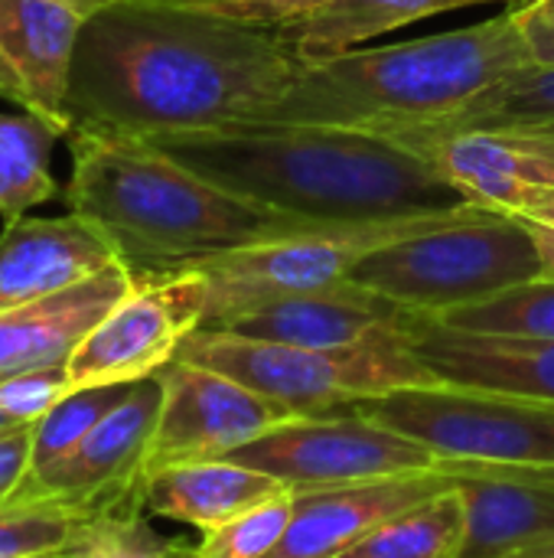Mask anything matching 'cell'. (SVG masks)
<instances>
[{
	"label": "cell",
	"mask_w": 554,
	"mask_h": 558,
	"mask_svg": "<svg viewBox=\"0 0 554 558\" xmlns=\"http://www.w3.org/2000/svg\"><path fill=\"white\" fill-rule=\"evenodd\" d=\"M300 59L274 26L170 0H118L85 20L72 78V128L140 141L193 137L261 121Z\"/></svg>",
	"instance_id": "6da1fadb"
},
{
	"label": "cell",
	"mask_w": 554,
	"mask_h": 558,
	"mask_svg": "<svg viewBox=\"0 0 554 558\" xmlns=\"http://www.w3.org/2000/svg\"><path fill=\"white\" fill-rule=\"evenodd\" d=\"M150 144L235 196L327 226L483 209L421 154L362 128L242 124Z\"/></svg>",
	"instance_id": "7a4b0ae2"
},
{
	"label": "cell",
	"mask_w": 554,
	"mask_h": 558,
	"mask_svg": "<svg viewBox=\"0 0 554 558\" xmlns=\"http://www.w3.org/2000/svg\"><path fill=\"white\" fill-rule=\"evenodd\" d=\"M65 141V206L95 222L134 275L189 271L222 252L327 226L235 196L131 134L72 128Z\"/></svg>",
	"instance_id": "3957f363"
},
{
	"label": "cell",
	"mask_w": 554,
	"mask_h": 558,
	"mask_svg": "<svg viewBox=\"0 0 554 558\" xmlns=\"http://www.w3.org/2000/svg\"><path fill=\"white\" fill-rule=\"evenodd\" d=\"M526 65L532 52L522 20L506 7L477 26L300 62L284 98L255 124L385 131L431 121Z\"/></svg>",
	"instance_id": "277c9868"
},
{
	"label": "cell",
	"mask_w": 554,
	"mask_h": 558,
	"mask_svg": "<svg viewBox=\"0 0 554 558\" xmlns=\"http://www.w3.org/2000/svg\"><path fill=\"white\" fill-rule=\"evenodd\" d=\"M176 360L216 369L245 389L300 412L304 418L333 415L353 402L398 389L441 386V379L411 350L405 327L333 350L264 343L229 330H196L183 340Z\"/></svg>",
	"instance_id": "5b68a950"
},
{
	"label": "cell",
	"mask_w": 554,
	"mask_h": 558,
	"mask_svg": "<svg viewBox=\"0 0 554 558\" xmlns=\"http://www.w3.org/2000/svg\"><path fill=\"white\" fill-rule=\"evenodd\" d=\"M532 278H542V265L522 219L500 209H470L379 245L346 281L411 314L441 317Z\"/></svg>",
	"instance_id": "8992f818"
},
{
	"label": "cell",
	"mask_w": 554,
	"mask_h": 558,
	"mask_svg": "<svg viewBox=\"0 0 554 558\" xmlns=\"http://www.w3.org/2000/svg\"><path fill=\"white\" fill-rule=\"evenodd\" d=\"M346 412L408 435L438 461L554 474V402L441 383L362 399Z\"/></svg>",
	"instance_id": "52a82bcc"
},
{
	"label": "cell",
	"mask_w": 554,
	"mask_h": 558,
	"mask_svg": "<svg viewBox=\"0 0 554 558\" xmlns=\"http://www.w3.org/2000/svg\"><path fill=\"white\" fill-rule=\"evenodd\" d=\"M444 219L454 216H418V219L359 222V226H313L294 235L264 239L222 252L196 268L206 278V314L199 330H222L261 304L343 284L349 271L379 245L431 229Z\"/></svg>",
	"instance_id": "ba28073f"
},
{
	"label": "cell",
	"mask_w": 554,
	"mask_h": 558,
	"mask_svg": "<svg viewBox=\"0 0 554 558\" xmlns=\"http://www.w3.org/2000/svg\"><path fill=\"white\" fill-rule=\"evenodd\" d=\"M245 468L278 477L294 494L336 490L385 477L438 471V454L356 412L287 422L229 454Z\"/></svg>",
	"instance_id": "9c48e42d"
},
{
	"label": "cell",
	"mask_w": 554,
	"mask_h": 558,
	"mask_svg": "<svg viewBox=\"0 0 554 558\" xmlns=\"http://www.w3.org/2000/svg\"><path fill=\"white\" fill-rule=\"evenodd\" d=\"M160 402V376L134 383L127 396L62 461L26 474L0 507H49L75 520H91L140 504L144 461Z\"/></svg>",
	"instance_id": "30bf717a"
},
{
	"label": "cell",
	"mask_w": 554,
	"mask_h": 558,
	"mask_svg": "<svg viewBox=\"0 0 554 558\" xmlns=\"http://www.w3.org/2000/svg\"><path fill=\"white\" fill-rule=\"evenodd\" d=\"M202 271L137 275V284L82 340L65 363L69 392L95 386H131L170 366L189 333L202 327Z\"/></svg>",
	"instance_id": "8fae6325"
},
{
	"label": "cell",
	"mask_w": 554,
	"mask_h": 558,
	"mask_svg": "<svg viewBox=\"0 0 554 558\" xmlns=\"http://www.w3.org/2000/svg\"><path fill=\"white\" fill-rule=\"evenodd\" d=\"M157 376L163 383V402L147 448L144 477L173 464L229 458L242 445L304 418L300 412L196 363L173 360Z\"/></svg>",
	"instance_id": "7c38bea8"
},
{
	"label": "cell",
	"mask_w": 554,
	"mask_h": 558,
	"mask_svg": "<svg viewBox=\"0 0 554 558\" xmlns=\"http://www.w3.org/2000/svg\"><path fill=\"white\" fill-rule=\"evenodd\" d=\"M385 137L421 154L441 177H447L483 209L513 216L529 190L554 186V137L513 131H395Z\"/></svg>",
	"instance_id": "4fadbf2b"
},
{
	"label": "cell",
	"mask_w": 554,
	"mask_h": 558,
	"mask_svg": "<svg viewBox=\"0 0 554 558\" xmlns=\"http://www.w3.org/2000/svg\"><path fill=\"white\" fill-rule=\"evenodd\" d=\"M464 500V546L457 558H509L554 539V474L496 464H451Z\"/></svg>",
	"instance_id": "5bb4252c"
},
{
	"label": "cell",
	"mask_w": 554,
	"mask_h": 558,
	"mask_svg": "<svg viewBox=\"0 0 554 558\" xmlns=\"http://www.w3.org/2000/svg\"><path fill=\"white\" fill-rule=\"evenodd\" d=\"M118 262L108 235L72 209L10 219L0 235V314L69 291Z\"/></svg>",
	"instance_id": "9a60e30c"
},
{
	"label": "cell",
	"mask_w": 554,
	"mask_h": 558,
	"mask_svg": "<svg viewBox=\"0 0 554 558\" xmlns=\"http://www.w3.org/2000/svg\"><path fill=\"white\" fill-rule=\"evenodd\" d=\"M454 477L444 471L349 484L336 490L297 494V507L281 546L268 558H340L398 513L444 494Z\"/></svg>",
	"instance_id": "2e32d148"
},
{
	"label": "cell",
	"mask_w": 554,
	"mask_h": 558,
	"mask_svg": "<svg viewBox=\"0 0 554 558\" xmlns=\"http://www.w3.org/2000/svg\"><path fill=\"white\" fill-rule=\"evenodd\" d=\"M137 275L118 262L101 275L52 298L0 314V383L26 373L62 369L104 314L131 294Z\"/></svg>",
	"instance_id": "e0dca14e"
},
{
	"label": "cell",
	"mask_w": 554,
	"mask_h": 558,
	"mask_svg": "<svg viewBox=\"0 0 554 558\" xmlns=\"http://www.w3.org/2000/svg\"><path fill=\"white\" fill-rule=\"evenodd\" d=\"M85 16L59 0H0V59L23 88V111L72 134L69 78Z\"/></svg>",
	"instance_id": "ac0fdd59"
},
{
	"label": "cell",
	"mask_w": 554,
	"mask_h": 558,
	"mask_svg": "<svg viewBox=\"0 0 554 558\" xmlns=\"http://www.w3.org/2000/svg\"><path fill=\"white\" fill-rule=\"evenodd\" d=\"M405 337L441 383L554 402V340L535 343L460 333L424 314H411Z\"/></svg>",
	"instance_id": "d6986e66"
},
{
	"label": "cell",
	"mask_w": 554,
	"mask_h": 558,
	"mask_svg": "<svg viewBox=\"0 0 554 558\" xmlns=\"http://www.w3.org/2000/svg\"><path fill=\"white\" fill-rule=\"evenodd\" d=\"M408 317L411 311L392 304L389 298L369 288H359L353 281H343L323 291H307V294L261 304L222 330L248 337V340H264V343L333 350V347H353L385 330L405 327Z\"/></svg>",
	"instance_id": "ffe728a7"
},
{
	"label": "cell",
	"mask_w": 554,
	"mask_h": 558,
	"mask_svg": "<svg viewBox=\"0 0 554 558\" xmlns=\"http://www.w3.org/2000/svg\"><path fill=\"white\" fill-rule=\"evenodd\" d=\"M281 494H287V487L278 477L229 458H216L147 474L140 487V504L150 517L212 533Z\"/></svg>",
	"instance_id": "44dd1931"
},
{
	"label": "cell",
	"mask_w": 554,
	"mask_h": 558,
	"mask_svg": "<svg viewBox=\"0 0 554 558\" xmlns=\"http://www.w3.org/2000/svg\"><path fill=\"white\" fill-rule=\"evenodd\" d=\"M480 3H500V0H333L317 13L291 26H281V33L300 62H317L349 52L405 23L428 20L460 7H480Z\"/></svg>",
	"instance_id": "7402d4cb"
},
{
	"label": "cell",
	"mask_w": 554,
	"mask_h": 558,
	"mask_svg": "<svg viewBox=\"0 0 554 558\" xmlns=\"http://www.w3.org/2000/svg\"><path fill=\"white\" fill-rule=\"evenodd\" d=\"M395 131H415V134H460V131H513V134H535L554 137V65H526L513 72L509 78L496 82L493 88L470 98L464 108L415 121L385 128L379 134Z\"/></svg>",
	"instance_id": "603a6c76"
},
{
	"label": "cell",
	"mask_w": 554,
	"mask_h": 558,
	"mask_svg": "<svg viewBox=\"0 0 554 558\" xmlns=\"http://www.w3.org/2000/svg\"><path fill=\"white\" fill-rule=\"evenodd\" d=\"M59 137L62 134L33 111L0 114V216L7 222L59 193L49 170Z\"/></svg>",
	"instance_id": "cb8c5ba5"
},
{
	"label": "cell",
	"mask_w": 554,
	"mask_h": 558,
	"mask_svg": "<svg viewBox=\"0 0 554 558\" xmlns=\"http://www.w3.org/2000/svg\"><path fill=\"white\" fill-rule=\"evenodd\" d=\"M464 546V500L451 487L372 530L340 558H457Z\"/></svg>",
	"instance_id": "d4e9b609"
},
{
	"label": "cell",
	"mask_w": 554,
	"mask_h": 558,
	"mask_svg": "<svg viewBox=\"0 0 554 558\" xmlns=\"http://www.w3.org/2000/svg\"><path fill=\"white\" fill-rule=\"evenodd\" d=\"M451 330L500 337V340H554V278H532L509 291H500L480 304H467L431 317Z\"/></svg>",
	"instance_id": "484cf974"
},
{
	"label": "cell",
	"mask_w": 554,
	"mask_h": 558,
	"mask_svg": "<svg viewBox=\"0 0 554 558\" xmlns=\"http://www.w3.org/2000/svg\"><path fill=\"white\" fill-rule=\"evenodd\" d=\"M134 386V383H131ZM131 386H95L65 392L33 428H29V474L62 461L124 396Z\"/></svg>",
	"instance_id": "4316f807"
},
{
	"label": "cell",
	"mask_w": 554,
	"mask_h": 558,
	"mask_svg": "<svg viewBox=\"0 0 554 558\" xmlns=\"http://www.w3.org/2000/svg\"><path fill=\"white\" fill-rule=\"evenodd\" d=\"M69 553L75 558H193L189 546L167 543L147 523L140 504L82 520Z\"/></svg>",
	"instance_id": "83f0119b"
},
{
	"label": "cell",
	"mask_w": 554,
	"mask_h": 558,
	"mask_svg": "<svg viewBox=\"0 0 554 558\" xmlns=\"http://www.w3.org/2000/svg\"><path fill=\"white\" fill-rule=\"evenodd\" d=\"M297 507V494L287 490L242 517H235L232 523L202 533V543L193 546V558H268L284 539L291 517Z\"/></svg>",
	"instance_id": "f1b7e54d"
},
{
	"label": "cell",
	"mask_w": 554,
	"mask_h": 558,
	"mask_svg": "<svg viewBox=\"0 0 554 558\" xmlns=\"http://www.w3.org/2000/svg\"><path fill=\"white\" fill-rule=\"evenodd\" d=\"M82 520L49 507H0V558H33L69 549Z\"/></svg>",
	"instance_id": "f546056e"
},
{
	"label": "cell",
	"mask_w": 554,
	"mask_h": 558,
	"mask_svg": "<svg viewBox=\"0 0 554 558\" xmlns=\"http://www.w3.org/2000/svg\"><path fill=\"white\" fill-rule=\"evenodd\" d=\"M69 392L65 366L26 373L0 383V438L33 428Z\"/></svg>",
	"instance_id": "4dcf8cb0"
},
{
	"label": "cell",
	"mask_w": 554,
	"mask_h": 558,
	"mask_svg": "<svg viewBox=\"0 0 554 558\" xmlns=\"http://www.w3.org/2000/svg\"><path fill=\"white\" fill-rule=\"evenodd\" d=\"M170 3H186V7H199L229 20H242V23H255V26H291L317 10H323L333 0H170Z\"/></svg>",
	"instance_id": "1f68e13d"
},
{
	"label": "cell",
	"mask_w": 554,
	"mask_h": 558,
	"mask_svg": "<svg viewBox=\"0 0 554 558\" xmlns=\"http://www.w3.org/2000/svg\"><path fill=\"white\" fill-rule=\"evenodd\" d=\"M29 474V428L0 438V504Z\"/></svg>",
	"instance_id": "d6a6232c"
},
{
	"label": "cell",
	"mask_w": 554,
	"mask_h": 558,
	"mask_svg": "<svg viewBox=\"0 0 554 558\" xmlns=\"http://www.w3.org/2000/svg\"><path fill=\"white\" fill-rule=\"evenodd\" d=\"M513 216L516 219H529V222H542V226H552L554 229V186L529 190Z\"/></svg>",
	"instance_id": "836d02e7"
},
{
	"label": "cell",
	"mask_w": 554,
	"mask_h": 558,
	"mask_svg": "<svg viewBox=\"0 0 554 558\" xmlns=\"http://www.w3.org/2000/svg\"><path fill=\"white\" fill-rule=\"evenodd\" d=\"M519 20H522V16H519ZM522 33H526L532 62H539V65H554V23L522 20Z\"/></svg>",
	"instance_id": "e575fe53"
},
{
	"label": "cell",
	"mask_w": 554,
	"mask_h": 558,
	"mask_svg": "<svg viewBox=\"0 0 554 558\" xmlns=\"http://www.w3.org/2000/svg\"><path fill=\"white\" fill-rule=\"evenodd\" d=\"M522 226L529 229V235L535 242L542 278H554V229L552 226H542V222H529V219H522Z\"/></svg>",
	"instance_id": "d590c367"
},
{
	"label": "cell",
	"mask_w": 554,
	"mask_h": 558,
	"mask_svg": "<svg viewBox=\"0 0 554 558\" xmlns=\"http://www.w3.org/2000/svg\"><path fill=\"white\" fill-rule=\"evenodd\" d=\"M509 10L522 20H539V23H554V0H513Z\"/></svg>",
	"instance_id": "8d00e7d4"
},
{
	"label": "cell",
	"mask_w": 554,
	"mask_h": 558,
	"mask_svg": "<svg viewBox=\"0 0 554 558\" xmlns=\"http://www.w3.org/2000/svg\"><path fill=\"white\" fill-rule=\"evenodd\" d=\"M0 98H7V101H16V105H23V88H20V82H16V75L7 69V62L0 59Z\"/></svg>",
	"instance_id": "74e56055"
},
{
	"label": "cell",
	"mask_w": 554,
	"mask_h": 558,
	"mask_svg": "<svg viewBox=\"0 0 554 558\" xmlns=\"http://www.w3.org/2000/svg\"><path fill=\"white\" fill-rule=\"evenodd\" d=\"M59 3H65V7L78 10V13L88 20V16H95L98 10H104V7H111V3H118V0H59Z\"/></svg>",
	"instance_id": "f35d334b"
},
{
	"label": "cell",
	"mask_w": 554,
	"mask_h": 558,
	"mask_svg": "<svg viewBox=\"0 0 554 558\" xmlns=\"http://www.w3.org/2000/svg\"><path fill=\"white\" fill-rule=\"evenodd\" d=\"M509 558H554V539L539 543V546H532V549H522V553H516V556Z\"/></svg>",
	"instance_id": "ab89813d"
},
{
	"label": "cell",
	"mask_w": 554,
	"mask_h": 558,
	"mask_svg": "<svg viewBox=\"0 0 554 558\" xmlns=\"http://www.w3.org/2000/svg\"><path fill=\"white\" fill-rule=\"evenodd\" d=\"M33 558H75L69 549H62V553H46V556H33Z\"/></svg>",
	"instance_id": "60d3db41"
}]
</instances>
